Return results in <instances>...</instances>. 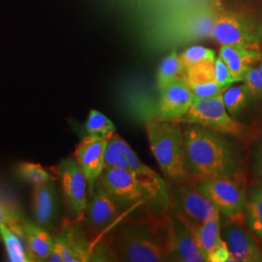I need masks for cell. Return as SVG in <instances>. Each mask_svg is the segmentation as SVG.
Listing matches in <instances>:
<instances>
[{
    "instance_id": "6da1fadb",
    "label": "cell",
    "mask_w": 262,
    "mask_h": 262,
    "mask_svg": "<svg viewBox=\"0 0 262 262\" xmlns=\"http://www.w3.org/2000/svg\"><path fill=\"white\" fill-rule=\"evenodd\" d=\"M105 250L118 261L173 260L172 215H147L122 224L109 237Z\"/></svg>"
},
{
    "instance_id": "7a4b0ae2",
    "label": "cell",
    "mask_w": 262,
    "mask_h": 262,
    "mask_svg": "<svg viewBox=\"0 0 262 262\" xmlns=\"http://www.w3.org/2000/svg\"><path fill=\"white\" fill-rule=\"evenodd\" d=\"M188 173L192 177H229L242 180L241 159L226 135L208 127L187 123L183 128Z\"/></svg>"
},
{
    "instance_id": "3957f363",
    "label": "cell",
    "mask_w": 262,
    "mask_h": 262,
    "mask_svg": "<svg viewBox=\"0 0 262 262\" xmlns=\"http://www.w3.org/2000/svg\"><path fill=\"white\" fill-rule=\"evenodd\" d=\"M150 149L161 172L171 182L187 181L188 173L185 158L183 128L173 121L150 120L146 124Z\"/></svg>"
},
{
    "instance_id": "277c9868",
    "label": "cell",
    "mask_w": 262,
    "mask_h": 262,
    "mask_svg": "<svg viewBox=\"0 0 262 262\" xmlns=\"http://www.w3.org/2000/svg\"><path fill=\"white\" fill-rule=\"evenodd\" d=\"M216 12L211 4L183 11L151 29L150 43L159 49L212 38Z\"/></svg>"
},
{
    "instance_id": "5b68a950",
    "label": "cell",
    "mask_w": 262,
    "mask_h": 262,
    "mask_svg": "<svg viewBox=\"0 0 262 262\" xmlns=\"http://www.w3.org/2000/svg\"><path fill=\"white\" fill-rule=\"evenodd\" d=\"M176 122L199 124L239 140H247L252 135L248 125L238 122L227 112L221 94L206 99L192 100L187 114Z\"/></svg>"
},
{
    "instance_id": "8992f818",
    "label": "cell",
    "mask_w": 262,
    "mask_h": 262,
    "mask_svg": "<svg viewBox=\"0 0 262 262\" xmlns=\"http://www.w3.org/2000/svg\"><path fill=\"white\" fill-rule=\"evenodd\" d=\"M197 189L225 216L243 223L248 194L243 181L229 177H192Z\"/></svg>"
},
{
    "instance_id": "52a82bcc",
    "label": "cell",
    "mask_w": 262,
    "mask_h": 262,
    "mask_svg": "<svg viewBox=\"0 0 262 262\" xmlns=\"http://www.w3.org/2000/svg\"><path fill=\"white\" fill-rule=\"evenodd\" d=\"M212 39L221 46H238L260 50L262 26L250 15L217 10Z\"/></svg>"
},
{
    "instance_id": "ba28073f",
    "label": "cell",
    "mask_w": 262,
    "mask_h": 262,
    "mask_svg": "<svg viewBox=\"0 0 262 262\" xmlns=\"http://www.w3.org/2000/svg\"><path fill=\"white\" fill-rule=\"evenodd\" d=\"M56 175L60 182L61 192L69 217L81 223L84 220L88 204V182L83 170L75 159H62L56 167Z\"/></svg>"
},
{
    "instance_id": "9c48e42d",
    "label": "cell",
    "mask_w": 262,
    "mask_h": 262,
    "mask_svg": "<svg viewBox=\"0 0 262 262\" xmlns=\"http://www.w3.org/2000/svg\"><path fill=\"white\" fill-rule=\"evenodd\" d=\"M189 180L173 182L171 203L174 213L196 225L203 224L220 215V211Z\"/></svg>"
},
{
    "instance_id": "30bf717a",
    "label": "cell",
    "mask_w": 262,
    "mask_h": 262,
    "mask_svg": "<svg viewBox=\"0 0 262 262\" xmlns=\"http://www.w3.org/2000/svg\"><path fill=\"white\" fill-rule=\"evenodd\" d=\"M80 223L64 220L56 235L54 246L48 258L50 262H84L93 258L91 244L79 228Z\"/></svg>"
},
{
    "instance_id": "8fae6325",
    "label": "cell",
    "mask_w": 262,
    "mask_h": 262,
    "mask_svg": "<svg viewBox=\"0 0 262 262\" xmlns=\"http://www.w3.org/2000/svg\"><path fill=\"white\" fill-rule=\"evenodd\" d=\"M95 186L117 200L136 202L148 197L134 174L125 169L104 167Z\"/></svg>"
},
{
    "instance_id": "7c38bea8",
    "label": "cell",
    "mask_w": 262,
    "mask_h": 262,
    "mask_svg": "<svg viewBox=\"0 0 262 262\" xmlns=\"http://www.w3.org/2000/svg\"><path fill=\"white\" fill-rule=\"evenodd\" d=\"M221 234L236 261L262 262V250L257 238L243 223L231 221L221 228Z\"/></svg>"
},
{
    "instance_id": "4fadbf2b",
    "label": "cell",
    "mask_w": 262,
    "mask_h": 262,
    "mask_svg": "<svg viewBox=\"0 0 262 262\" xmlns=\"http://www.w3.org/2000/svg\"><path fill=\"white\" fill-rule=\"evenodd\" d=\"M108 138L86 135L75 149V159L84 172L88 182L90 196L93 194L96 182L104 167V152Z\"/></svg>"
},
{
    "instance_id": "5bb4252c",
    "label": "cell",
    "mask_w": 262,
    "mask_h": 262,
    "mask_svg": "<svg viewBox=\"0 0 262 262\" xmlns=\"http://www.w3.org/2000/svg\"><path fill=\"white\" fill-rule=\"evenodd\" d=\"M55 181L34 186L32 192V213L35 224L49 232L56 231L60 209Z\"/></svg>"
},
{
    "instance_id": "9a60e30c",
    "label": "cell",
    "mask_w": 262,
    "mask_h": 262,
    "mask_svg": "<svg viewBox=\"0 0 262 262\" xmlns=\"http://www.w3.org/2000/svg\"><path fill=\"white\" fill-rule=\"evenodd\" d=\"M159 93V120L178 121L187 114L193 100L192 94L185 80L173 82Z\"/></svg>"
},
{
    "instance_id": "2e32d148",
    "label": "cell",
    "mask_w": 262,
    "mask_h": 262,
    "mask_svg": "<svg viewBox=\"0 0 262 262\" xmlns=\"http://www.w3.org/2000/svg\"><path fill=\"white\" fill-rule=\"evenodd\" d=\"M118 215L119 211L116 205V199L102 188L95 186L91 200L88 201L84 216L92 232H102L112 224Z\"/></svg>"
},
{
    "instance_id": "e0dca14e",
    "label": "cell",
    "mask_w": 262,
    "mask_h": 262,
    "mask_svg": "<svg viewBox=\"0 0 262 262\" xmlns=\"http://www.w3.org/2000/svg\"><path fill=\"white\" fill-rule=\"evenodd\" d=\"M173 260L182 262H206V257L200 250L187 219L173 213Z\"/></svg>"
},
{
    "instance_id": "ac0fdd59",
    "label": "cell",
    "mask_w": 262,
    "mask_h": 262,
    "mask_svg": "<svg viewBox=\"0 0 262 262\" xmlns=\"http://www.w3.org/2000/svg\"><path fill=\"white\" fill-rule=\"evenodd\" d=\"M185 82L193 100L214 97L223 90L215 82V61H204L186 67Z\"/></svg>"
},
{
    "instance_id": "d6986e66",
    "label": "cell",
    "mask_w": 262,
    "mask_h": 262,
    "mask_svg": "<svg viewBox=\"0 0 262 262\" xmlns=\"http://www.w3.org/2000/svg\"><path fill=\"white\" fill-rule=\"evenodd\" d=\"M125 156L128 160L131 172L144 188L148 197L151 199H165L167 200V188L164 181L152 169L141 161L136 152L130 146L126 144Z\"/></svg>"
},
{
    "instance_id": "ffe728a7",
    "label": "cell",
    "mask_w": 262,
    "mask_h": 262,
    "mask_svg": "<svg viewBox=\"0 0 262 262\" xmlns=\"http://www.w3.org/2000/svg\"><path fill=\"white\" fill-rule=\"evenodd\" d=\"M45 228L24 219L20 237L26 240L30 261H48L54 246V239Z\"/></svg>"
},
{
    "instance_id": "44dd1931",
    "label": "cell",
    "mask_w": 262,
    "mask_h": 262,
    "mask_svg": "<svg viewBox=\"0 0 262 262\" xmlns=\"http://www.w3.org/2000/svg\"><path fill=\"white\" fill-rule=\"evenodd\" d=\"M219 56L228 66L235 80L243 82L247 70L261 60L262 53L257 49L224 45L221 46Z\"/></svg>"
},
{
    "instance_id": "7402d4cb",
    "label": "cell",
    "mask_w": 262,
    "mask_h": 262,
    "mask_svg": "<svg viewBox=\"0 0 262 262\" xmlns=\"http://www.w3.org/2000/svg\"><path fill=\"white\" fill-rule=\"evenodd\" d=\"M220 220V215H216L200 225L193 224L192 222L187 220L191 232L208 262L214 253L223 248H226V245L221 234Z\"/></svg>"
},
{
    "instance_id": "603a6c76",
    "label": "cell",
    "mask_w": 262,
    "mask_h": 262,
    "mask_svg": "<svg viewBox=\"0 0 262 262\" xmlns=\"http://www.w3.org/2000/svg\"><path fill=\"white\" fill-rule=\"evenodd\" d=\"M186 67L183 64L180 55L174 49L165 56L159 66L157 73V84L159 92L179 80H185Z\"/></svg>"
},
{
    "instance_id": "cb8c5ba5",
    "label": "cell",
    "mask_w": 262,
    "mask_h": 262,
    "mask_svg": "<svg viewBox=\"0 0 262 262\" xmlns=\"http://www.w3.org/2000/svg\"><path fill=\"white\" fill-rule=\"evenodd\" d=\"M245 222L262 243V183L253 187L248 194Z\"/></svg>"
},
{
    "instance_id": "d4e9b609",
    "label": "cell",
    "mask_w": 262,
    "mask_h": 262,
    "mask_svg": "<svg viewBox=\"0 0 262 262\" xmlns=\"http://www.w3.org/2000/svg\"><path fill=\"white\" fill-rule=\"evenodd\" d=\"M127 142L122 139L118 133H114L108 140L104 152L105 167H117L130 171V166L125 156V146Z\"/></svg>"
},
{
    "instance_id": "484cf974",
    "label": "cell",
    "mask_w": 262,
    "mask_h": 262,
    "mask_svg": "<svg viewBox=\"0 0 262 262\" xmlns=\"http://www.w3.org/2000/svg\"><path fill=\"white\" fill-rule=\"evenodd\" d=\"M221 96L227 112L232 117H236L242 112L248 104L249 93L245 84L228 85L221 91Z\"/></svg>"
},
{
    "instance_id": "4316f807",
    "label": "cell",
    "mask_w": 262,
    "mask_h": 262,
    "mask_svg": "<svg viewBox=\"0 0 262 262\" xmlns=\"http://www.w3.org/2000/svg\"><path fill=\"white\" fill-rule=\"evenodd\" d=\"M84 128L88 135L98 138H109L117 130L112 121L96 110H91Z\"/></svg>"
},
{
    "instance_id": "83f0119b",
    "label": "cell",
    "mask_w": 262,
    "mask_h": 262,
    "mask_svg": "<svg viewBox=\"0 0 262 262\" xmlns=\"http://www.w3.org/2000/svg\"><path fill=\"white\" fill-rule=\"evenodd\" d=\"M18 236L19 235L16 234L6 225H3L0 227V238L5 246L10 261H30L28 252L24 250Z\"/></svg>"
},
{
    "instance_id": "f1b7e54d",
    "label": "cell",
    "mask_w": 262,
    "mask_h": 262,
    "mask_svg": "<svg viewBox=\"0 0 262 262\" xmlns=\"http://www.w3.org/2000/svg\"><path fill=\"white\" fill-rule=\"evenodd\" d=\"M17 173L23 181L33 186H39L57 180L49 171L38 163L21 162L17 167Z\"/></svg>"
},
{
    "instance_id": "f546056e",
    "label": "cell",
    "mask_w": 262,
    "mask_h": 262,
    "mask_svg": "<svg viewBox=\"0 0 262 262\" xmlns=\"http://www.w3.org/2000/svg\"><path fill=\"white\" fill-rule=\"evenodd\" d=\"M180 58L185 67L193 66L204 61H215V51L203 47V46H192L187 48L183 53L180 54Z\"/></svg>"
},
{
    "instance_id": "4dcf8cb0",
    "label": "cell",
    "mask_w": 262,
    "mask_h": 262,
    "mask_svg": "<svg viewBox=\"0 0 262 262\" xmlns=\"http://www.w3.org/2000/svg\"><path fill=\"white\" fill-rule=\"evenodd\" d=\"M243 82L251 97L262 100V59L247 70Z\"/></svg>"
},
{
    "instance_id": "1f68e13d",
    "label": "cell",
    "mask_w": 262,
    "mask_h": 262,
    "mask_svg": "<svg viewBox=\"0 0 262 262\" xmlns=\"http://www.w3.org/2000/svg\"><path fill=\"white\" fill-rule=\"evenodd\" d=\"M23 221V216H20L14 208L0 201V227L3 225H6L16 234L20 236Z\"/></svg>"
},
{
    "instance_id": "d6a6232c",
    "label": "cell",
    "mask_w": 262,
    "mask_h": 262,
    "mask_svg": "<svg viewBox=\"0 0 262 262\" xmlns=\"http://www.w3.org/2000/svg\"><path fill=\"white\" fill-rule=\"evenodd\" d=\"M215 82L221 89L238 83L231 74L228 66H226V63L220 56L216 57L215 60Z\"/></svg>"
},
{
    "instance_id": "836d02e7",
    "label": "cell",
    "mask_w": 262,
    "mask_h": 262,
    "mask_svg": "<svg viewBox=\"0 0 262 262\" xmlns=\"http://www.w3.org/2000/svg\"><path fill=\"white\" fill-rule=\"evenodd\" d=\"M257 162H256V166H257V170H258V173L262 175V139L260 142V145H259V148H258V154H257Z\"/></svg>"
}]
</instances>
